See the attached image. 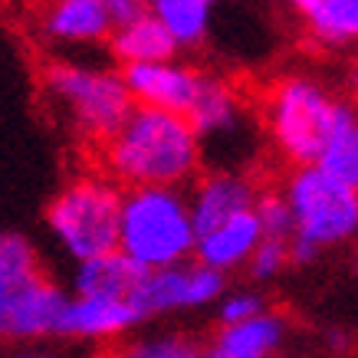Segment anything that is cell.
Returning <instances> with one entry per match:
<instances>
[{"instance_id": "cell-29", "label": "cell", "mask_w": 358, "mask_h": 358, "mask_svg": "<svg viewBox=\"0 0 358 358\" xmlns=\"http://www.w3.org/2000/svg\"><path fill=\"white\" fill-rule=\"evenodd\" d=\"M17 358H53V355H46V352H23V355Z\"/></svg>"}, {"instance_id": "cell-22", "label": "cell", "mask_w": 358, "mask_h": 358, "mask_svg": "<svg viewBox=\"0 0 358 358\" xmlns=\"http://www.w3.org/2000/svg\"><path fill=\"white\" fill-rule=\"evenodd\" d=\"M257 217H260L263 237L266 240H286L293 243L296 237V214L289 197L280 194V191H263L257 197Z\"/></svg>"}, {"instance_id": "cell-25", "label": "cell", "mask_w": 358, "mask_h": 358, "mask_svg": "<svg viewBox=\"0 0 358 358\" xmlns=\"http://www.w3.org/2000/svg\"><path fill=\"white\" fill-rule=\"evenodd\" d=\"M260 313H263V303L257 296L240 293V296H230L227 303H224L220 322H224V326H237V322H247V319H253V315H260Z\"/></svg>"}, {"instance_id": "cell-10", "label": "cell", "mask_w": 358, "mask_h": 358, "mask_svg": "<svg viewBox=\"0 0 358 358\" xmlns=\"http://www.w3.org/2000/svg\"><path fill=\"white\" fill-rule=\"evenodd\" d=\"M257 191L247 178L230 171H217L207 174L204 181L194 187L191 197V217H194V230L197 237H204L210 230H217L220 224H227L230 217H237L243 210L257 207Z\"/></svg>"}, {"instance_id": "cell-23", "label": "cell", "mask_w": 358, "mask_h": 358, "mask_svg": "<svg viewBox=\"0 0 358 358\" xmlns=\"http://www.w3.org/2000/svg\"><path fill=\"white\" fill-rule=\"evenodd\" d=\"M286 263H293L289 243H286V240H266L263 237V243L257 247V253L250 257V273H253L257 280H266V276H276Z\"/></svg>"}, {"instance_id": "cell-11", "label": "cell", "mask_w": 358, "mask_h": 358, "mask_svg": "<svg viewBox=\"0 0 358 358\" xmlns=\"http://www.w3.org/2000/svg\"><path fill=\"white\" fill-rule=\"evenodd\" d=\"M263 243V227L257 217V207L243 210L237 217H230L227 224H220L217 230H210L204 237H197V263H204L210 270H234L240 263H250V257L257 253Z\"/></svg>"}, {"instance_id": "cell-6", "label": "cell", "mask_w": 358, "mask_h": 358, "mask_svg": "<svg viewBox=\"0 0 358 358\" xmlns=\"http://www.w3.org/2000/svg\"><path fill=\"white\" fill-rule=\"evenodd\" d=\"M296 214V237L313 247H336L358 234V191L326 174L319 164H303L286 178Z\"/></svg>"}, {"instance_id": "cell-9", "label": "cell", "mask_w": 358, "mask_h": 358, "mask_svg": "<svg viewBox=\"0 0 358 358\" xmlns=\"http://www.w3.org/2000/svg\"><path fill=\"white\" fill-rule=\"evenodd\" d=\"M125 86H129L131 99L141 106L164 112H178V115H191V109L197 106V96L204 89V76L194 69L168 63H135L125 66Z\"/></svg>"}, {"instance_id": "cell-27", "label": "cell", "mask_w": 358, "mask_h": 358, "mask_svg": "<svg viewBox=\"0 0 358 358\" xmlns=\"http://www.w3.org/2000/svg\"><path fill=\"white\" fill-rule=\"evenodd\" d=\"M319 3H322V0H293V7H296L299 13H306V17H309V13H313Z\"/></svg>"}, {"instance_id": "cell-17", "label": "cell", "mask_w": 358, "mask_h": 358, "mask_svg": "<svg viewBox=\"0 0 358 358\" xmlns=\"http://www.w3.org/2000/svg\"><path fill=\"white\" fill-rule=\"evenodd\" d=\"M319 168L342 185L358 191V109L348 102H338L336 122L329 131V141L319 155Z\"/></svg>"}, {"instance_id": "cell-12", "label": "cell", "mask_w": 358, "mask_h": 358, "mask_svg": "<svg viewBox=\"0 0 358 358\" xmlns=\"http://www.w3.org/2000/svg\"><path fill=\"white\" fill-rule=\"evenodd\" d=\"M145 315L129 299H109V296H76L69 299V309L63 315V332L59 336L79 338H106L119 336L131 329Z\"/></svg>"}, {"instance_id": "cell-4", "label": "cell", "mask_w": 358, "mask_h": 358, "mask_svg": "<svg viewBox=\"0 0 358 358\" xmlns=\"http://www.w3.org/2000/svg\"><path fill=\"white\" fill-rule=\"evenodd\" d=\"M43 86L66 109L73 125L96 145H106L135 112L131 106L135 99H131L125 79L115 73L53 63L43 69Z\"/></svg>"}, {"instance_id": "cell-28", "label": "cell", "mask_w": 358, "mask_h": 358, "mask_svg": "<svg viewBox=\"0 0 358 358\" xmlns=\"http://www.w3.org/2000/svg\"><path fill=\"white\" fill-rule=\"evenodd\" d=\"M96 358H129V352H99Z\"/></svg>"}, {"instance_id": "cell-21", "label": "cell", "mask_w": 358, "mask_h": 358, "mask_svg": "<svg viewBox=\"0 0 358 358\" xmlns=\"http://www.w3.org/2000/svg\"><path fill=\"white\" fill-rule=\"evenodd\" d=\"M36 276H43V273H40V260H36V250L30 247V240L20 234H3L0 237V293L20 289Z\"/></svg>"}, {"instance_id": "cell-7", "label": "cell", "mask_w": 358, "mask_h": 358, "mask_svg": "<svg viewBox=\"0 0 358 358\" xmlns=\"http://www.w3.org/2000/svg\"><path fill=\"white\" fill-rule=\"evenodd\" d=\"M224 289L220 270H210L204 263L194 266H164V270H148L135 293V309L141 315L168 313V309H187V306H204Z\"/></svg>"}, {"instance_id": "cell-18", "label": "cell", "mask_w": 358, "mask_h": 358, "mask_svg": "<svg viewBox=\"0 0 358 358\" xmlns=\"http://www.w3.org/2000/svg\"><path fill=\"white\" fill-rule=\"evenodd\" d=\"M237 99L220 79L204 76V89L197 96V106L191 109V125H194L197 138H210V135H227L237 129Z\"/></svg>"}, {"instance_id": "cell-2", "label": "cell", "mask_w": 358, "mask_h": 358, "mask_svg": "<svg viewBox=\"0 0 358 358\" xmlns=\"http://www.w3.org/2000/svg\"><path fill=\"white\" fill-rule=\"evenodd\" d=\"M119 250L145 270L185 263L197 250L191 201L178 187H129L122 201Z\"/></svg>"}, {"instance_id": "cell-13", "label": "cell", "mask_w": 358, "mask_h": 358, "mask_svg": "<svg viewBox=\"0 0 358 358\" xmlns=\"http://www.w3.org/2000/svg\"><path fill=\"white\" fill-rule=\"evenodd\" d=\"M286 322L276 313H260L237 322V326H224L207 345L204 358H270L282 342Z\"/></svg>"}, {"instance_id": "cell-20", "label": "cell", "mask_w": 358, "mask_h": 358, "mask_svg": "<svg viewBox=\"0 0 358 358\" xmlns=\"http://www.w3.org/2000/svg\"><path fill=\"white\" fill-rule=\"evenodd\" d=\"M309 30L319 43L358 40V0H322L309 13Z\"/></svg>"}, {"instance_id": "cell-1", "label": "cell", "mask_w": 358, "mask_h": 358, "mask_svg": "<svg viewBox=\"0 0 358 358\" xmlns=\"http://www.w3.org/2000/svg\"><path fill=\"white\" fill-rule=\"evenodd\" d=\"M106 171L129 187H178L197 171L201 138L187 115L135 106L129 122L99 145Z\"/></svg>"}, {"instance_id": "cell-15", "label": "cell", "mask_w": 358, "mask_h": 358, "mask_svg": "<svg viewBox=\"0 0 358 358\" xmlns=\"http://www.w3.org/2000/svg\"><path fill=\"white\" fill-rule=\"evenodd\" d=\"M40 27H43V33H50L53 40L89 43V40L109 36L115 20H112V13L106 10L99 0H53L43 10Z\"/></svg>"}, {"instance_id": "cell-24", "label": "cell", "mask_w": 358, "mask_h": 358, "mask_svg": "<svg viewBox=\"0 0 358 358\" xmlns=\"http://www.w3.org/2000/svg\"><path fill=\"white\" fill-rule=\"evenodd\" d=\"M129 358H204V352L181 338H162V342H141L129 348Z\"/></svg>"}, {"instance_id": "cell-5", "label": "cell", "mask_w": 358, "mask_h": 358, "mask_svg": "<svg viewBox=\"0 0 358 358\" xmlns=\"http://www.w3.org/2000/svg\"><path fill=\"white\" fill-rule=\"evenodd\" d=\"M338 102L329 92L303 76H289L276 83L266 102V122H270L273 141L296 168L319 164V155L326 148L332 122H336Z\"/></svg>"}, {"instance_id": "cell-16", "label": "cell", "mask_w": 358, "mask_h": 358, "mask_svg": "<svg viewBox=\"0 0 358 358\" xmlns=\"http://www.w3.org/2000/svg\"><path fill=\"white\" fill-rule=\"evenodd\" d=\"M112 53L125 59V66L135 63H168L178 50V40H174L168 27H164L152 10L138 17V20L125 23V27H115L112 33Z\"/></svg>"}, {"instance_id": "cell-3", "label": "cell", "mask_w": 358, "mask_h": 358, "mask_svg": "<svg viewBox=\"0 0 358 358\" xmlns=\"http://www.w3.org/2000/svg\"><path fill=\"white\" fill-rule=\"evenodd\" d=\"M122 201L125 194H119V187H112L109 181L79 178L46 207V224L79 263L96 260L119 250Z\"/></svg>"}, {"instance_id": "cell-26", "label": "cell", "mask_w": 358, "mask_h": 358, "mask_svg": "<svg viewBox=\"0 0 358 358\" xmlns=\"http://www.w3.org/2000/svg\"><path fill=\"white\" fill-rule=\"evenodd\" d=\"M7 3H13V7H27V10H46L53 0H7Z\"/></svg>"}, {"instance_id": "cell-19", "label": "cell", "mask_w": 358, "mask_h": 358, "mask_svg": "<svg viewBox=\"0 0 358 358\" xmlns=\"http://www.w3.org/2000/svg\"><path fill=\"white\" fill-rule=\"evenodd\" d=\"M217 0H148L158 20L168 27L178 46H194L207 30V13Z\"/></svg>"}, {"instance_id": "cell-30", "label": "cell", "mask_w": 358, "mask_h": 358, "mask_svg": "<svg viewBox=\"0 0 358 358\" xmlns=\"http://www.w3.org/2000/svg\"><path fill=\"white\" fill-rule=\"evenodd\" d=\"M355 89H358V69H355Z\"/></svg>"}, {"instance_id": "cell-14", "label": "cell", "mask_w": 358, "mask_h": 358, "mask_svg": "<svg viewBox=\"0 0 358 358\" xmlns=\"http://www.w3.org/2000/svg\"><path fill=\"white\" fill-rule=\"evenodd\" d=\"M145 266L129 260L122 250L96 257V260L79 263L76 273V296H109V299H135L141 280H145ZM135 306V303H131Z\"/></svg>"}, {"instance_id": "cell-8", "label": "cell", "mask_w": 358, "mask_h": 358, "mask_svg": "<svg viewBox=\"0 0 358 358\" xmlns=\"http://www.w3.org/2000/svg\"><path fill=\"white\" fill-rule=\"evenodd\" d=\"M69 309L66 299L46 276L0 293V329L7 338H40L63 332V315Z\"/></svg>"}]
</instances>
